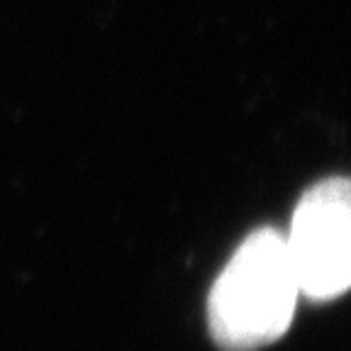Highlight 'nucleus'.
I'll list each match as a JSON object with an SVG mask.
<instances>
[{"mask_svg":"<svg viewBox=\"0 0 351 351\" xmlns=\"http://www.w3.org/2000/svg\"><path fill=\"white\" fill-rule=\"evenodd\" d=\"M300 298L285 237L261 227L241 241L208 295V329L225 351H254L278 341Z\"/></svg>","mask_w":351,"mask_h":351,"instance_id":"obj_1","label":"nucleus"},{"mask_svg":"<svg viewBox=\"0 0 351 351\" xmlns=\"http://www.w3.org/2000/svg\"><path fill=\"white\" fill-rule=\"evenodd\" d=\"M283 237L300 295L313 302L344 295L351 285V191L344 176L307 188Z\"/></svg>","mask_w":351,"mask_h":351,"instance_id":"obj_2","label":"nucleus"}]
</instances>
